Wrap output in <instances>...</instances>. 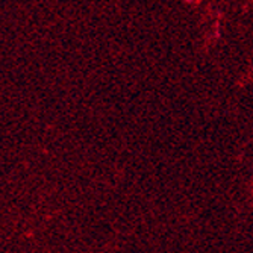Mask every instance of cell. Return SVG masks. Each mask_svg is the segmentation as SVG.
<instances>
[{
    "mask_svg": "<svg viewBox=\"0 0 253 253\" xmlns=\"http://www.w3.org/2000/svg\"><path fill=\"white\" fill-rule=\"evenodd\" d=\"M188 2H193V0H188Z\"/></svg>",
    "mask_w": 253,
    "mask_h": 253,
    "instance_id": "obj_1",
    "label": "cell"
}]
</instances>
